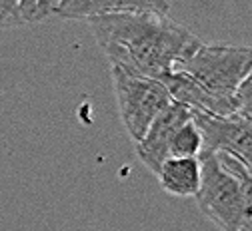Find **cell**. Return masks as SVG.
<instances>
[{
    "instance_id": "10",
    "label": "cell",
    "mask_w": 252,
    "mask_h": 231,
    "mask_svg": "<svg viewBox=\"0 0 252 231\" xmlns=\"http://www.w3.org/2000/svg\"><path fill=\"white\" fill-rule=\"evenodd\" d=\"M240 189H242V211L238 231H252V176L242 166L240 168Z\"/></svg>"
},
{
    "instance_id": "6",
    "label": "cell",
    "mask_w": 252,
    "mask_h": 231,
    "mask_svg": "<svg viewBox=\"0 0 252 231\" xmlns=\"http://www.w3.org/2000/svg\"><path fill=\"white\" fill-rule=\"evenodd\" d=\"M190 120H192L190 110H186L184 106L172 102L152 122L144 138L136 144L138 157L142 159V163L152 174H158L162 163L166 159H170V146H172L174 134Z\"/></svg>"
},
{
    "instance_id": "9",
    "label": "cell",
    "mask_w": 252,
    "mask_h": 231,
    "mask_svg": "<svg viewBox=\"0 0 252 231\" xmlns=\"http://www.w3.org/2000/svg\"><path fill=\"white\" fill-rule=\"evenodd\" d=\"M200 152H202V138L198 128L190 120L174 134L170 146V157H198Z\"/></svg>"
},
{
    "instance_id": "12",
    "label": "cell",
    "mask_w": 252,
    "mask_h": 231,
    "mask_svg": "<svg viewBox=\"0 0 252 231\" xmlns=\"http://www.w3.org/2000/svg\"><path fill=\"white\" fill-rule=\"evenodd\" d=\"M250 122H252V116H250Z\"/></svg>"
},
{
    "instance_id": "1",
    "label": "cell",
    "mask_w": 252,
    "mask_h": 231,
    "mask_svg": "<svg viewBox=\"0 0 252 231\" xmlns=\"http://www.w3.org/2000/svg\"><path fill=\"white\" fill-rule=\"evenodd\" d=\"M108 62L164 82L202 42L166 12H122L88 20Z\"/></svg>"
},
{
    "instance_id": "4",
    "label": "cell",
    "mask_w": 252,
    "mask_h": 231,
    "mask_svg": "<svg viewBox=\"0 0 252 231\" xmlns=\"http://www.w3.org/2000/svg\"><path fill=\"white\" fill-rule=\"evenodd\" d=\"M110 72L120 118L136 146L144 138L152 122L172 104V98L166 86L158 80L134 74L114 64H110Z\"/></svg>"
},
{
    "instance_id": "2",
    "label": "cell",
    "mask_w": 252,
    "mask_h": 231,
    "mask_svg": "<svg viewBox=\"0 0 252 231\" xmlns=\"http://www.w3.org/2000/svg\"><path fill=\"white\" fill-rule=\"evenodd\" d=\"M200 187L196 202L200 211L222 231H238L242 211L240 168L230 155L200 152Z\"/></svg>"
},
{
    "instance_id": "7",
    "label": "cell",
    "mask_w": 252,
    "mask_h": 231,
    "mask_svg": "<svg viewBox=\"0 0 252 231\" xmlns=\"http://www.w3.org/2000/svg\"><path fill=\"white\" fill-rule=\"evenodd\" d=\"M156 176L162 189L170 195L196 197L200 187V161L198 157H170Z\"/></svg>"
},
{
    "instance_id": "3",
    "label": "cell",
    "mask_w": 252,
    "mask_h": 231,
    "mask_svg": "<svg viewBox=\"0 0 252 231\" xmlns=\"http://www.w3.org/2000/svg\"><path fill=\"white\" fill-rule=\"evenodd\" d=\"M176 72L188 74L216 100L236 104L234 96L252 72V46L202 44Z\"/></svg>"
},
{
    "instance_id": "5",
    "label": "cell",
    "mask_w": 252,
    "mask_h": 231,
    "mask_svg": "<svg viewBox=\"0 0 252 231\" xmlns=\"http://www.w3.org/2000/svg\"><path fill=\"white\" fill-rule=\"evenodd\" d=\"M192 114V122L200 131L202 152H216L238 159L252 176V122L244 116L218 118Z\"/></svg>"
},
{
    "instance_id": "11",
    "label": "cell",
    "mask_w": 252,
    "mask_h": 231,
    "mask_svg": "<svg viewBox=\"0 0 252 231\" xmlns=\"http://www.w3.org/2000/svg\"><path fill=\"white\" fill-rule=\"evenodd\" d=\"M236 110L238 116L250 118L252 116V72L244 78V82L240 84L238 92H236Z\"/></svg>"
},
{
    "instance_id": "8",
    "label": "cell",
    "mask_w": 252,
    "mask_h": 231,
    "mask_svg": "<svg viewBox=\"0 0 252 231\" xmlns=\"http://www.w3.org/2000/svg\"><path fill=\"white\" fill-rule=\"evenodd\" d=\"M56 18V0H0V30Z\"/></svg>"
}]
</instances>
